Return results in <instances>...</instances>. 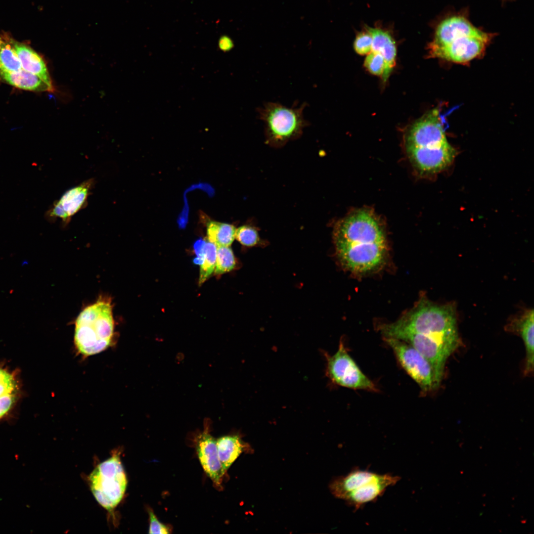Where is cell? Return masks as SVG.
<instances>
[{
  "label": "cell",
  "mask_w": 534,
  "mask_h": 534,
  "mask_svg": "<svg viewBox=\"0 0 534 534\" xmlns=\"http://www.w3.org/2000/svg\"><path fill=\"white\" fill-rule=\"evenodd\" d=\"M236 229L232 224L211 221L207 225L208 240L217 247L229 246L235 238Z\"/></svg>",
  "instance_id": "22"
},
{
  "label": "cell",
  "mask_w": 534,
  "mask_h": 534,
  "mask_svg": "<svg viewBox=\"0 0 534 534\" xmlns=\"http://www.w3.org/2000/svg\"><path fill=\"white\" fill-rule=\"evenodd\" d=\"M149 516V534H168L171 533L170 527L161 523L151 509L148 510Z\"/></svg>",
  "instance_id": "29"
},
{
  "label": "cell",
  "mask_w": 534,
  "mask_h": 534,
  "mask_svg": "<svg viewBox=\"0 0 534 534\" xmlns=\"http://www.w3.org/2000/svg\"><path fill=\"white\" fill-rule=\"evenodd\" d=\"M13 44L22 69L36 75L50 88L54 89L46 63L43 58L24 44L13 40Z\"/></svg>",
  "instance_id": "17"
},
{
  "label": "cell",
  "mask_w": 534,
  "mask_h": 534,
  "mask_svg": "<svg viewBox=\"0 0 534 534\" xmlns=\"http://www.w3.org/2000/svg\"><path fill=\"white\" fill-rule=\"evenodd\" d=\"M325 356L326 374L334 384L355 390L378 391L375 383L362 372L349 355L342 341L333 355L326 354Z\"/></svg>",
  "instance_id": "7"
},
{
  "label": "cell",
  "mask_w": 534,
  "mask_h": 534,
  "mask_svg": "<svg viewBox=\"0 0 534 534\" xmlns=\"http://www.w3.org/2000/svg\"><path fill=\"white\" fill-rule=\"evenodd\" d=\"M222 47L223 46L225 49H230L232 47V43L229 39H222L221 41Z\"/></svg>",
  "instance_id": "30"
},
{
  "label": "cell",
  "mask_w": 534,
  "mask_h": 534,
  "mask_svg": "<svg viewBox=\"0 0 534 534\" xmlns=\"http://www.w3.org/2000/svg\"><path fill=\"white\" fill-rule=\"evenodd\" d=\"M0 78L15 88L24 90L39 92L55 90L39 77L23 69L14 72L0 71Z\"/></svg>",
  "instance_id": "20"
},
{
  "label": "cell",
  "mask_w": 534,
  "mask_h": 534,
  "mask_svg": "<svg viewBox=\"0 0 534 534\" xmlns=\"http://www.w3.org/2000/svg\"><path fill=\"white\" fill-rule=\"evenodd\" d=\"M447 141L436 110H432L414 123L406 138V147H433Z\"/></svg>",
  "instance_id": "9"
},
{
  "label": "cell",
  "mask_w": 534,
  "mask_h": 534,
  "mask_svg": "<svg viewBox=\"0 0 534 534\" xmlns=\"http://www.w3.org/2000/svg\"><path fill=\"white\" fill-rule=\"evenodd\" d=\"M22 69L14 49L13 40L8 36L0 35V71L14 72Z\"/></svg>",
  "instance_id": "23"
},
{
  "label": "cell",
  "mask_w": 534,
  "mask_h": 534,
  "mask_svg": "<svg viewBox=\"0 0 534 534\" xmlns=\"http://www.w3.org/2000/svg\"><path fill=\"white\" fill-rule=\"evenodd\" d=\"M534 317L533 309L527 310L506 325L507 330L518 333L523 340L526 353L525 375L534 371Z\"/></svg>",
  "instance_id": "16"
},
{
  "label": "cell",
  "mask_w": 534,
  "mask_h": 534,
  "mask_svg": "<svg viewBox=\"0 0 534 534\" xmlns=\"http://www.w3.org/2000/svg\"><path fill=\"white\" fill-rule=\"evenodd\" d=\"M235 266V258L229 246L217 247L215 274L220 275L229 272Z\"/></svg>",
  "instance_id": "25"
},
{
  "label": "cell",
  "mask_w": 534,
  "mask_h": 534,
  "mask_svg": "<svg viewBox=\"0 0 534 534\" xmlns=\"http://www.w3.org/2000/svg\"><path fill=\"white\" fill-rule=\"evenodd\" d=\"M400 479L398 476L378 474L376 477L359 484L342 499L357 510L365 504L375 501L389 487L394 486Z\"/></svg>",
  "instance_id": "13"
},
{
  "label": "cell",
  "mask_w": 534,
  "mask_h": 534,
  "mask_svg": "<svg viewBox=\"0 0 534 534\" xmlns=\"http://www.w3.org/2000/svg\"><path fill=\"white\" fill-rule=\"evenodd\" d=\"M88 483L98 503L110 513L113 512L124 498L128 484L119 449L95 467L88 477Z\"/></svg>",
  "instance_id": "5"
},
{
  "label": "cell",
  "mask_w": 534,
  "mask_h": 534,
  "mask_svg": "<svg viewBox=\"0 0 534 534\" xmlns=\"http://www.w3.org/2000/svg\"><path fill=\"white\" fill-rule=\"evenodd\" d=\"M306 103L298 107H288L277 102H268L258 108L260 119L264 123L266 142L280 147L303 134L309 122L304 116Z\"/></svg>",
  "instance_id": "4"
},
{
  "label": "cell",
  "mask_w": 534,
  "mask_h": 534,
  "mask_svg": "<svg viewBox=\"0 0 534 534\" xmlns=\"http://www.w3.org/2000/svg\"><path fill=\"white\" fill-rule=\"evenodd\" d=\"M235 238L242 245L253 247L260 242L257 230L253 226L244 225L236 229Z\"/></svg>",
  "instance_id": "26"
},
{
  "label": "cell",
  "mask_w": 534,
  "mask_h": 534,
  "mask_svg": "<svg viewBox=\"0 0 534 534\" xmlns=\"http://www.w3.org/2000/svg\"><path fill=\"white\" fill-rule=\"evenodd\" d=\"M493 35L474 26L465 17L453 15L442 21L437 27L429 46H439L465 37H476L490 41Z\"/></svg>",
  "instance_id": "12"
},
{
  "label": "cell",
  "mask_w": 534,
  "mask_h": 534,
  "mask_svg": "<svg viewBox=\"0 0 534 534\" xmlns=\"http://www.w3.org/2000/svg\"><path fill=\"white\" fill-rule=\"evenodd\" d=\"M203 261L201 264L199 285H202L212 274L215 270L217 246L209 241H204L202 247Z\"/></svg>",
  "instance_id": "24"
},
{
  "label": "cell",
  "mask_w": 534,
  "mask_h": 534,
  "mask_svg": "<svg viewBox=\"0 0 534 534\" xmlns=\"http://www.w3.org/2000/svg\"><path fill=\"white\" fill-rule=\"evenodd\" d=\"M411 162L422 174L438 173L453 161L456 151L448 143L433 147H406Z\"/></svg>",
  "instance_id": "10"
},
{
  "label": "cell",
  "mask_w": 534,
  "mask_h": 534,
  "mask_svg": "<svg viewBox=\"0 0 534 534\" xmlns=\"http://www.w3.org/2000/svg\"><path fill=\"white\" fill-rule=\"evenodd\" d=\"M218 456L226 472L243 450V443L237 435H227L217 440Z\"/></svg>",
  "instance_id": "21"
},
{
  "label": "cell",
  "mask_w": 534,
  "mask_h": 534,
  "mask_svg": "<svg viewBox=\"0 0 534 534\" xmlns=\"http://www.w3.org/2000/svg\"><path fill=\"white\" fill-rule=\"evenodd\" d=\"M364 65L372 74L384 77L386 64L384 57L380 53L373 51L370 52L365 58Z\"/></svg>",
  "instance_id": "27"
},
{
  "label": "cell",
  "mask_w": 534,
  "mask_h": 534,
  "mask_svg": "<svg viewBox=\"0 0 534 534\" xmlns=\"http://www.w3.org/2000/svg\"><path fill=\"white\" fill-rule=\"evenodd\" d=\"M490 41L476 37H465L442 46L429 45V52L431 57L465 63L481 54Z\"/></svg>",
  "instance_id": "11"
},
{
  "label": "cell",
  "mask_w": 534,
  "mask_h": 534,
  "mask_svg": "<svg viewBox=\"0 0 534 534\" xmlns=\"http://www.w3.org/2000/svg\"><path fill=\"white\" fill-rule=\"evenodd\" d=\"M384 337L398 332L416 333L434 339L455 350L460 339L454 305H439L425 297L394 322L380 327Z\"/></svg>",
  "instance_id": "2"
},
{
  "label": "cell",
  "mask_w": 534,
  "mask_h": 534,
  "mask_svg": "<svg viewBox=\"0 0 534 534\" xmlns=\"http://www.w3.org/2000/svg\"><path fill=\"white\" fill-rule=\"evenodd\" d=\"M387 338L402 341L415 348L430 363L441 383L446 360L454 350L431 337L416 333L398 332Z\"/></svg>",
  "instance_id": "8"
},
{
  "label": "cell",
  "mask_w": 534,
  "mask_h": 534,
  "mask_svg": "<svg viewBox=\"0 0 534 534\" xmlns=\"http://www.w3.org/2000/svg\"><path fill=\"white\" fill-rule=\"evenodd\" d=\"M336 253L341 265L355 273H366L385 260L387 241L382 225L372 211L355 210L338 222L334 229Z\"/></svg>",
  "instance_id": "1"
},
{
  "label": "cell",
  "mask_w": 534,
  "mask_h": 534,
  "mask_svg": "<svg viewBox=\"0 0 534 534\" xmlns=\"http://www.w3.org/2000/svg\"><path fill=\"white\" fill-rule=\"evenodd\" d=\"M367 31L372 38V51L378 52L384 57L386 64V70L384 81L388 78L395 65L396 47L395 42L390 34L379 28H367Z\"/></svg>",
  "instance_id": "18"
},
{
  "label": "cell",
  "mask_w": 534,
  "mask_h": 534,
  "mask_svg": "<svg viewBox=\"0 0 534 534\" xmlns=\"http://www.w3.org/2000/svg\"><path fill=\"white\" fill-rule=\"evenodd\" d=\"M19 394V384L15 372L0 367V420L11 410Z\"/></svg>",
  "instance_id": "19"
},
{
  "label": "cell",
  "mask_w": 534,
  "mask_h": 534,
  "mask_svg": "<svg viewBox=\"0 0 534 534\" xmlns=\"http://www.w3.org/2000/svg\"><path fill=\"white\" fill-rule=\"evenodd\" d=\"M93 179H88L66 191L53 205L50 215L67 223L72 216L83 209L93 186Z\"/></svg>",
  "instance_id": "14"
},
{
  "label": "cell",
  "mask_w": 534,
  "mask_h": 534,
  "mask_svg": "<svg viewBox=\"0 0 534 534\" xmlns=\"http://www.w3.org/2000/svg\"><path fill=\"white\" fill-rule=\"evenodd\" d=\"M400 365L418 385L423 393L437 389L438 380L430 363L415 348L407 343L392 338L384 337Z\"/></svg>",
  "instance_id": "6"
},
{
  "label": "cell",
  "mask_w": 534,
  "mask_h": 534,
  "mask_svg": "<svg viewBox=\"0 0 534 534\" xmlns=\"http://www.w3.org/2000/svg\"><path fill=\"white\" fill-rule=\"evenodd\" d=\"M113 306L109 298L100 297L85 308L75 321L74 342L84 356L100 353L109 347L114 333Z\"/></svg>",
  "instance_id": "3"
},
{
  "label": "cell",
  "mask_w": 534,
  "mask_h": 534,
  "mask_svg": "<svg viewBox=\"0 0 534 534\" xmlns=\"http://www.w3.org/2000/svg\"><path fill=\"white\" fill-rule=\"evenodd\" d=\"M196 448L200 462L213 482L220 485L225 473L218 456L217 440L205 430L196 440Z\"/></svg>",
  "instance_id": "15"
},
{
  "label": "cell",
  "mask_w": 534,
  "mask_h": 534,
  "mask_svg": "<svg viewBox=\"0 0 534 534\" xmlns=\"http://www.w3.org/2000/svg\"><path fill=\"white\" fill-rule=\"evenodd\" d=\"M372 38L368 32H360L357 35L354 44L356 53L360 55L369 54L372 51Z\"/></svg>",
  "instance_id": "28"
}]
</instances>
